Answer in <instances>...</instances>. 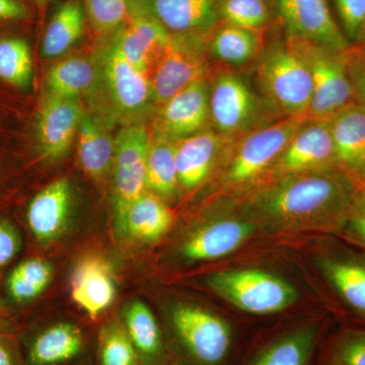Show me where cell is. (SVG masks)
<instances>
[{"instance_id":"cell-1","label":"cell","mask_w":365,"mask_h":365,"mask_svg":"<svg viewBox=\"0 0 365 365\" xmlns=\"http://www.w3.org/2000/svg\"><path fill=\"white\" fill-rule=\"evenodd\" d=\"M354 193L349 178L334 170L289 175L264 196L262 210L288 227L316 225L343 230Z\"/></svg>"},{"instance_id":"cell-2","label":"cell","mask_w":365,"mask_h":365,"mask_svg":"<svg viewBox=\"0 0 365 365\" xmlns=\"http://www.w3.org/2000/svg\"><path fill=\"white\" fill-rule=\"evenodd\" d=\"M170 365H239V333L228 319L194 304L168 312L163 327Z\"/></svg>"},{"instance_id":"cell-3","label":"cell","mask_w":365,"mask_h":365,"mask_svg":"<svg viewBox=\"0 0 365 365\" xmlns=\"http://www.w3.org/2000/svg\"><path fill=\"white\" fill-rule=\"evenodd\" d=\"M206 285L244 313H280L299 300L297 288L279 276L259 269H237L209 274Z\"/></svg>"},{"instance_id":"cell-4","label":"cell","mask_w":365,"mask_h":365,"mask_svg":"<svg viewBox=\"0 0 365 365\" xmlns=\"http://www.w3.org/2000/svg\"><path fill=\"white\" fill-rule=\"evenodd\" d=\"M290 46L306 62L313 95L309 112L319 121H328L352 104L355 93L348 73L346 53H338L309 41L290 36Z\"/></svg>"},{"instance_id":"cell-5","label":"cell","mask_w":365,"mask_h":365,"mask_svg":"<svg viewBox=\"0 0 365 365\" xmlns=\"http://www.w3.org/2000/svg\"><path fill=\"white\" fill-rule=\"evenodd\" d=\"M151 140L143 125L124 127L115 138L113 162V207L118 232L125 235V218L128 209L145 193L146 165Z\"/></svg>"},{"instance_id":"cell-6","label":"cell","mask_w":365,"mask_h":365,"mask_svg":"<svg viewBox=\"0 0 365 365\" xmlns=\"http://www.w3.org/2000/svg\"><path fill=\"white\" fill-rule=\"evenodd\" d=\"M205 62L194 35H173L168 45L151 63V96L158 104H165L185 88L202 81Z\"/></svg>"},{"instance_id":"cell-7","label":"cell","mask_w":365,"mask_h":365,"mask_svg":"<svg viewBox=\"0 0 365 365\" xmlns=\"http://www.w3.org/2000/svg\"><path fill=\"white\" fill-rule=\"evenodd\" d=\"M302 115L269 125L245 139L228 168V184H244L258 177L278 160L302 127Z\"/></svg>"},{"instance_id":"cell-8","label":"cell","mask_w":365,"mask_h":365,"mask_svg":"<svg viewBox=\"0 0 365 365\" xmlns=\"http://www.w3.org/2000/svg\"><path fill=\"white\" fill-rule=\"evenodd\" d=\"M262 76L271 97L281 108L294 115L309 111L313 81L306 62L292 46L269 55Z\"/></svg>"},{"instance_id":"cell-9","label":"cell","mask_w":365,"mask_h":365,"mask_svg":"<svg viewBox=\"0 0 365 365\" xmlns=\"http://www.w3.org/2000/svg\"><path fill=\"white\" fill-rule=\"evenodd\" d=\"M90 351L83 328L73 322L59 321L31 333L21 355L24 365H79Z\"/></svg>"},{"instance_id":"cell-10","label":"cell","mask_w":365,"mask_h":365,"mask_svg":"<svg viewBox=\"0 0 365 365\" xmlns=\"http://www.w3.org/2000/svg\"><path fill=\"white\" fill-rule=\"evenodd\" d=\"M290 36L346 53L349 42L334 19L328 0H274Z\"/></svg>"},{"instance_id":"cell-11","label":"cell","mask_w":365,"mask_h":365,"mask_svg":"<svg viewBox=\"0 0 365 365\" xmlns=\"http://www.w3.org/2000/svg\"><path fill=\"white\" fill-rule=\"evenodd\" d=\"M172 34L131 0L129 14L123 25L116 31L113 42L125 59L139 71H150L153 59L168 45Z\"/></svg>"},{"instance_id":"cell-12","label":"cell","mask_w":365,"mask_h":365,"mask_svg":"<svg viewBox=\"0 0 365 365\" xmlns=\"http://www.w3.org/2000/svg\"><path fill=\"white\" fill-rule=\"evenodd\" d=\"M83 113L78 100L50 95L37 118V140L42 157L56 162L66 157L78 135Z\"/></svg>"},{"instance_id":"cell-13","label":"cell","mask_w":365,"mask_h":365,"mask_svg":"<svg viewBox=\"0 0 365 365\" xmlns=\"http://www.w3.org/2000/svg\"><path fill=\"white\" fill-rule=\"evenodd\" d=\"M256 228V223L240 218L213 220L182 242L180 255L189 263L218 260L241 248Z\"/></svg>"},{"instance_id":"cell-14","label":"cell","mask_w":365,"mask_h":365,"mask_svg":"<svg viewBox=\"0 0 365 365\" xmlns=\"http://www.w3.org/2000/svg\"><path fill=\"white\" fill-rule=\"evenodd\" d=\"M275 167L278 173L288 176L338 167L328 121L299 129L276 160Z\"/></svg>"},{"instance_id":"cell-15","label":"cell","mask_w":365,"mask_h":365,"mask_svg":"<svg viewBox=\"0 0 365 365\" xmlns=\"http://www.w3.org/2000/svg\"><path fill=\"white\" fill-rule=\"evenodd\" d=\"M322 331L319 322L281 331L264 341L240 365H312L318 352Z\"/></svg>"},{"instance_id":"cell-16","label":"cell","mask_w":365,"mask_h":365,"mask_svg":"<svg viewBox=\"0 0 365 365\" xmlns=\"http://www.w3.org/2000/svg\"><path fill=\"white\" fill-rule=\"evenodd\" d=\"M103 76L109 97L118 111L138 114L153 101L148 73L129 63L114 42L105 53Z\"/></svg>"},{"instance_id":"cell-17","label":"cell","mask_w":365,"mask_h":365,"mask_svg":"<svg viewBox=\"0 0 365 365\" xmlns=\"http://www.w3.org/2000/svg\"><path fill=\"white\" fill-rule=\"evenodd\" d=\"M338 167L365 185V106L350 104L328 120Z\"/></svg>"},{"instance_id":"cell-18","label":"cell","mask_w":365,"mask_h":365,"mask_svg":"<svg viewBox=\"0 0 365 365\" xmlns=\"http://www.w3.org/2000/svg\"><path fill=\"white\" fill-rule=\"evenodd\" d=\"M71 297L91 321H97L112 306L116 284L104 259L86 256L78 262L72 273Z\"/></svg>"},{"instance_id":"cell-19","label":"cell","mask_w":365,"mask_h":365,"mask_svg":"<svg viewBox=\"0 0 365 365\" xmlns=\"http://www.w3.org/2000/svg\"><path fill=\"white\" fill-rule=\"evenodd\" d=\"M209 113L208 91L202 81L192 83L163 104L158 118L160 138L177 141L202 128Z\"/></svg>"},{"instance_id":"cell-20","label":"cell","mask_w":365,"mask_h":365,"mask_svg":"<svg viewBox=\"0 0 365 365\" xmlns=\"http://www.w3.org/2000/svg\"><path fill=\"white\" fill-rule=\"evenodd\" d=\"M173 35H194L215 25L220 0H136Z\"/></svg>"},{"instance_id":"cell-21","label":"cell","mask_w":365,"mask_h":365,"mask_svg":"<svg viewBox=\"0 0 365 365\" xmlns=\"http://www.w3.org/2000/svg\"><path fill=\"white\" fill-rule=\"evenodd\" d=\"M71 182L66 178H60L34 197L26 220L38 241H54L64 232L71 213Z\"/></svg>"},{"instance_id":"cell-22","label":"cell","mask_w":365,"mask_h":365,"mask_svg":"<svg viewBox=\"0 0 365 365\" xmlns=\"http://www.w3.org/2000/svg\"><path fill=\"white\" fill-rule=\"evenodd\" d=\"M121 321L141 365H170L163 328L148 304L141 300L129 302Z\"/></svg>"},{"instance_id":"cell-23","label":"cell","mask_w":365,"mask_h":365,"mask_svg":"<svg viewBox=\"0 0 365 365\" xmlns=\"http://www.w3.org/2000/svg\"><path fill=\"white\" fill-rule=\"evenodd\" d=\"M256 101L241 79L232 76L218 78L209 98V112L220 130L235 132L252 117Z\"/></svg>"},{"instance_id":"cell-24","label":"cell","mask_w":365,"mask_h":365,"mask_svg":"<svg viewBox=\"0 0 365 365\" xmlns=\"http://www.w3.org/2000/svg\"><path fill=\"white\" fill-rule=\"evenodd\" d=\"M217 136L202 132L176 141V167L179 186L195 189L208 177L217 153Z\"/></svg>"},{"instance_id":"cell-25","label":"cell","mask_w":365,"mask_h":365,"mask_svg":"<svg viewBox=\"0 0 365 365\" xmlns=\"http://www.w3.org/2000/svg\"><path fill=\"white\" fill-rule=\"evenodd\" d=\"M319 269L341 299L365 318V257H326Z\"/></svg>"},{"instance_id":"cell-26","label":"cell","mask_w":365,"mask_h":365,"mask_svg":"<svg viewBox=\"0 0 365 365\" xmlns=\"http://www.w3.org/2000/svg\"><path fill=\"white\" fill-rule=\"evenodd\" d=\"M86 11L81 0H67L57 9L48 24L42 43L45 58H56L68 51L83 36Z\"/></svg>"},{"instance_id":"cell-27","label":"cell","mask_w":365,"mask_h":365,"mask_svg":"<svg viewBox=\"0 0 365 365\" xmlns=\"http://www.w3.org/2000/svg\"><path fill=\"white\" fill-rule=\"evenodd\" d=\"M172 222V212L160 197L145 192L128 209L125 235L141 242H155L167 234Z\"/></svg>"},{"instance_id":"cell-28","label":"cell","mask_w":365,"mask_h":365,"mask_svg":"<svg viewBox=\"0 0 365 365\" xmlns=\"http://www.w3.org/2000/svg\"><path fill=\"white\" fill-rule=\"evenodd\" d=\"M79 163L86 175L101 179L113 167L115 140L93 119L83 114L78 131Z\"/></svg>"},{"instance_id":"cell-29","label":"cell","mask_w":365,"mask_h":365,"mask_svg":"<svg viewBox=\"0 0 365 365\" xmlns=\"http://www.w3.org/2000/svg\"><path fill=\"white\" fill-rule=\"evenodd\" d=\"M97 78V71L88 59L73 57L62 60L55 64L47 76L50 95L56 97L73 98L86 93Z\"/></svg>"},{"instance_id":"cell-30","label":"cell","mask_w":365,"mask_h":365,"mask_svg":"<svg viewBox=\"0 0 365 365\" xmlns=\"http://www.w3.org/2000/svg\"><path fill=\"white\" fill-rule=\"evenodd\" d=\"M178 186L176 141L158 137L148 150L146 187L155 195L170 198Z\"/></svg>"},{"instance_id":"cell-31","label":"cell","mask_w":365,"mask_h":365,"mask_svg":"<svg viewBox=\"0 0 365 365\" xmlns=\"http://www.w3.org/2000/svg\"><path fill=\"white\" fill-rule=\"evenodd\" d=\"M96 365H141L122 321L113 319L101 327L96 337Z\"/></svg>"},{"instance_id":"cell-32","label":"cell","mask_w":365,"mask_h":365,"mask_svg":"<svg viewBox=\"0 0 365 365\" xmlns=\"http://www.w3.org/2000/svg\"><path fill=\"white\" fill-rule=\"evenodd\" d=\"M53 270L47 261L30 258L11 271L6 280L7 292L16 302L37 299L51 282Z\"/></svg>"},{"instance_id":"cell-33","label":"cell","mask_w":365,"mask_h":365,"mask_svg":"<svg viewBox=\"0 0 365 365\" xmlns=\"http://www.w3.org/2000/svg\"><path fill=\"white\" fill-rule=\"evenodd\" d=\"M32 76V54L28 43L19 38L0 41V78L9 85L26 88Z\"/></svg>"},{"instance_id":"cell-34","label":"cell","mask_w":365,"mask_h":365,"mask_svg":"<svg viewBox=\"0 0 365 365\" xmlns=\"http://www.w3.org/2000/svg\"><path fill=\"white\" fill-rule=\"evenodd\" d=\"M258 47V38L254 31L227 25L220 29L212 40V52L215 56L228 62L240 64L248 61Z\"/></svg>"},{"instance_id":"cell-35","label":"cell","mask_w":365,"mask_h":365,"mask_svg":"<svg viewBox=\"0 0 365 365\" xmlns=\"http://www.w3.org/2000/svg\"><path fill=\"white\" fill-rule=\"evenodd\" d=\"M218 16L227 25L255 32L267 23L269 11L265 0H220Z\"/></svg>"},{"instance_id":"cell-36","label":"cell","mask_w":365,"mask_h":365,"mask_svg":"<svg viewBox=\"0 0 365 365\" xmlns=\"http://www.w3.org/2000/svg\"><path fill=\"white\" fill-rule=\"evenodd\" d=\"M131 0H83L86 16L101 35L115 33L128 18Z\"/></svg>"},{"instance_id":"cell-37","label":"cell","mask_w":365,"mask_h":365,"mask_svg":"<svg viewBox=\"0 0 365 365\" xmlns=\"http://www.w3.org/2000/svg\"><path fill=\"white\" fill-rule=\"evenodd\" d=\"M328 365H365V330L348 329L331 346Z\"/></svg>"},{"instance_id":"cell-38","label":"cell","mask_w":365,"mask_h":365,"mask_svg":"<svg viewBox=\"0 0 365 365\" xmlns=\"http://www.w3.org/2000/svg\"><path fill=\"white\" fill-rule=\"evenodd\" d=\"M340 28L347 40L359 41L365 26V0H334Z\"/></svg>"},{"instance_id":"cell-39","label":"cell","mask_w":365,"mask_h":365,"mask_svg":"<svg viewBox=\"0 0 365 365\" xmlns=\"http://www.w3.org/2000/svg\"><path fill=\"white\" fill-rule=\"evenodd\" d=\"M343 230L350 240L365 249V192L353 197Z\"/></svg>"},{"instance_id":"cell-40","label":"cell","mask_w":365,"mask_h":365,"mask_svg":"<svg viewBox=\"0 0 365 365\" xmlns=\"http://www.w3.org/2000/svg\"><path fill=\"white\" fill-rule=\"evenodd\" d=\"M21 245L16 228L6 220H0V268L7 265L19 254Z\"/></svg>"},{"instance_id":"cell-41","label":"cell","mask_w":365,"mask_h":365,"mask_svg":"<svg viewBox=\"0 0 365 365\" xmlns=\"http://www.w3.org/2000/svg\"><path fill=\"white\" fill-rule=\"evenodd\" d=\"M346 60L354 93L359 96L365 106V48L359 51L348 50Z\"/></svg>"},{"instance_id":"cell-42","label":"cell","mask_w":365,"mask_h":365,"mask_svg":"<svg viewBox=\"0 0 365 365\" xmlns=\"http://www.w3.org/2000/svg\"><path fill=\"white\" fill-rule=\"evenodd\" d=\"M0 365H24L23 355L16 341L0 334Z\"/></svg>"},{"instance_id":"cell-43","label":"cell","mask_w":365,"mask_h":365,"mask_svg":"<svg viewBox=\"0 0 365 365\" xmlns=\"http://www.w3.org/2000/svg\"><path fill=\"white\" fill-rule=\"evenodd\" d=\"M26 7L16 0H0V20H20L26 18Z\"/></svg>"},{"instance_id":"cell-44","label":"cell","mask_w":365,"mask_h":365,"mask_svg":"<svg viewBox=\"0 0 365 365\" xmlns=\"http://www.w3.org/2000/svg\"><path fill=\"white\" fill-rule=\"evenodd\" d=\"M359 41H360V42L364 43V48H365V26H364V31H362L361 35H360Z\"/></svg>"},{"instance_id":"cell-45","label":"cell","mask_w":365,"mask_h":365,"mask_svg":"<svg viewBox=\"0 0 365 365\" xmlns=\"http://www.w3.org/2000/svg\"><path fill=\"white\" fill-rule=\"evenodd\" d=\"M79 365H86V364H79Z\"/></svg>"}]
</instances>
